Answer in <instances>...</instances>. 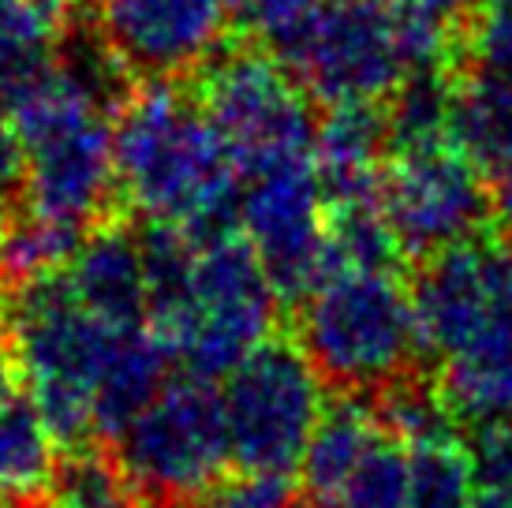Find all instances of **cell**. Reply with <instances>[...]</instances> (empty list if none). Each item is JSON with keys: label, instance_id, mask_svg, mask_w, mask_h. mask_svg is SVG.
Here are the masks:
<instances>
[{"label": "cell", "instance_id": "cell-23", "mask_svg": "<svg viewBox=\"0 0 512 508\" xmlns=\"http://www.w3.org/2000/svg\"><path fill=\"white\" fill-rule=\"evenodd\" d=\"M475 490V460L456 434L408 445V508H471Z\"/></svg>", "mask_w": 512, "mask_h": 508}, {"label": "cell", "instance_id": "cell-21", "mask_svg": "<svg viewBox=\"0 0 512 508\" xmlns=\"http://www.w3.org/2000/svg\"><path fill=\"white\" fill-rule=\"evenodd\" d=\"M57 445L30 393L0 404V501L34 505L57 464Z\"/></svg>", "mask_w": 512, "mask_h": 508}, {"label": "cell", "instance_id": "cell-13", "mask_svg": "<svg viewBox=\"0 0 512 508\" xmlns=\"http://www.w3.org/2000/svg\"><path fill=\"white\" fill-rule=\"evenodd\" d=\"M94 15L135 83L195 79L232 30L225 0H98Z\"/></svg>", "mask_w": 512, "mask_h": 508}, {"label": "cell", "instance_id": "cell-15", "mask_svg": "<svg viewBox=\"0 0 512 508\" xmlns=\"http://www.w3.org/2000/svg\"><path fill=\"white\" fill-rule=\"evenodd\" d=\"M393 154L385 101H337L326 105L314 127V169L326 202L382 191V172Z\"/></svg>", "mask_w": 512, "mask_h": 508}, {"label": "cell", "instance_id": "cell-19", "mask_svg": "<svg viewBox=\"0 0 512 508\" xmlns=\"http://www.w3.org/2000/svg\"><path fill=\"white\" fill-rule=\"evenodd\" d=\"M382 430L385 426L378 423V411L367 393H341L333 404H326L307 441V452L299 460V479H303L307 497L322 501L333 494Z\"/></svg>", "mask_w": 512, "mask_h": 508}, {"label": "cell", "instance_id": "cell-31", "mask_svg": "<svg viewBox=\"0 0 512 508\" xmlns=\"http://www.w3.org/2000/svg\"><path fill=\"white\" fill-rule=\"evenodd\" d=\"M486 176H490V221H494V232L512 247V154Z\"/></svg>", "mask_w": 512, "mask_h": 508}, {"label": "cell", "instance_id": "cell-11", "mask_svg": "<svg viewBox=\"0 0 512 508\" xmlns=\"http://www.w3.org/2000/svg\"><path fill=\"white\" fill-rule=\"evenodd\" d=\"M326 213L314 157L281 161L243 176V236L262 258L281 303L296 307L333 273Z\"/></svg>", "mask_w": 512, "mask_h": 508}, {"label": "cell", "instance_id": "cell-9", "mask_svg": "<svg viewBox=\"0 0 512 508\" xmlns=\"http://www.w3.org/2000/svg\"><path fill=\"white\" fill-rule=\"evenodd\" d=\"M281 64L322 105L389 101L412 71L400 19L385 0H326Z\"/></svg>", "mask_w": 512, "mask_h": 508}, {"label": "cell", "instance_id": "cell-18", "mask_svg": "<svg viewBox=\"0 0 512 508\" xmlns=\"http://www.w3.org/2000/svg\"><path fill=\"white\" fill-rule=\"evenodd\" d=\"M449 142L483 172L512 154V75L460 64L453 79Z\"/></svg>", "mask_w": 512, "mask_h": 508}, {"label": "cell", "instance_id": "cell-10", "mask_svg": "<svg viewBox=\"0 0 512 508\" xmlns=\"http://www.w3.org/2000/svg\"><path fill=\"white\" fill-rule=\"evenodd\" d=\"M382 210L404 262H423L456 243L494 232L490 180L453 142L393 150L382 172Z\"/></svg>", "mask_w": 512, "mask_h": 508}, {"label": "cell", "instance_id": "cell-20", "mask_svg": "<svg viewBox=\"0 0 512 508\" xmlns=\"http://www.w3.org/2000/svg\"><path fill=\"white\" fill-rule=\"evenodd\" d=\"M34 508H146L116 449L79 441L64 445Z\"/></svg>", "mask_w": 512, "mask_h": 508}, {"label": "cell", "instance_id": "cell-24", "mask_svg": "<svg viewBox=\"0 0 512 508\" xmlns=\"http://www.w3.org/2000/svg\"><path fill=\"white\" fill-rule=\"evenodd\" d=\"M400 19L412 68L464 64V38L475 0H385Z\"/></svg>", "mask_w": 512, "mask_h": 508}, {"label": "cell", "instance_id": "cell-29", "mask_svg": "<svg viewBox=\"0 0 512 508\" xmlns=\"http://www.w3.org/2000/svg\"><path fill=\"white\" fill-rule=\"evenodd\" d=\"M471 460H475L479 490L512 501V411L479 423L475 438H471Z\"/></svg>", "mask_w": 512, "mask_h": 508}, {"label": "cell", "instance_id": "cell-35", "mask_svg": "<svg viewBox=\"0 0 512 508\" xmlns=\"http://www.w3.org/2000/svg\"><path fill=\"white\" fill-rule=\"evenodd\" d=\"M15 508H34V505H15Z\"/></svg>", "mask_w": 512, "mask_h": 508}, {"label": "cell", "instance_id": "cell-8", "mask_svg": "<svg viewBox=\"0 0 512 508\" xmlns=\"http://www.w3.org/2000/svg\"><path fill=\"white\" fill-rule=\"evenodd\" d=\"M120 464L128 467L146 505H195L225 475L228 430L221 393L214 381L180 378L154 396V404L113 441Z\"/></svg>", "mask_w": 512, "mask_h": 508}, {"label": "cell", "instance_id": "cell-1", "mask_svg": "<svg viewBox=\"0 0 512 508\" xmlns=\"http://www.w3.org/2000/svg\"><path fill=\"white\" fill-rule=\"evenodd\" d=\"M116 195L195 247L243 232V172L191 79L139 83L113 116Z\"/></svg>", "mask_w": 512, "mask_h": 508}, {"label": "cell", "instance_id": "cell-28", "mask_svg": "<svg viewBox=\"0 0 512 508\" xmlns=\"http://www.w3.org/2000/svg\"><path fill=\"white\" fill-rule=\"evenodd\" d=\"M464 64L512 75V0H475Z\"/></svg>", "mask_w": 512, "mask_h": 508}, {"label": "cell", "instance_id": "cell-6", "mask_svg": "<svg viewBox=\"0 0 512 508\" xmlns=\"http://www.w3.org/2000/svg\"><path fill=\"white\" fill-rule=\"evenodd\" d=\"M326 381L296 337L262 340L228 378H221V411L228 460L240 471L292 475L326 411Z\"/></svg>", "mask_w": 512, "mask_h": 508}, {"label": "cell", "instance_id": "cell-22", "mask_svg": "<svg viewBox=\"0 0 512 508\" xmlns=\"http://www.w3.org/2000/svg\"><path fill=\"white\" fill-rule=\"evenodd\" d=\"M86 225L72 221H57V217H42L27 206L12 213V221L0 236V284L12 288L30 277H45L68 266L75 247L83 243Z\"/></svg>", "mask_w": 512, "mask_h": 508}, {"label": "cell", "instance_id": "cell-25", "mask_svg": "<svg viewBox=\"0 0 512 508\" xmlns=\"http://www.w3.org/2000/svg\"><path fill=\"white\" fill-rule=\"evenodd\" d=\"M311 508H408V445L382 430L352 475Z\"/></svg>", "mask_w": 512, "mask_h": 508}, {"label": "cell", "instance_id": "cell-2", "mask_svg": "<svg viewBox=\"0 0 512 508\" xmlns=\"http://www.w3.org/2000/svg\"><path fill=\"white\" fill-rule=\"evenodd\" d=\"M296 340L326 385L374 393L415 370L419 325L412 288L385 269H337L299 299Z\"/></svg>", "mask_w": 512, "mask_h": 508}, {"label": "cell", "instance_id": "cell-5", "mask_svg": "<svg viewBox=\"0 0 512 508\" xmlns=\"http://www.w3.org/2000/svg\"><path fill=\"white\" fill-rule=\"evenodd\" d=\"M281 296L243 232L195 251L184 307L154 329L176 367L202 381H221L273 337Z\"/></svg>", "mask_w": 512, "mask_h": 508}, {"label": "cell", "instance_id": "cell-33", "mask_svg": "<svg viewBox=\"0 0 512 508\" xmlns=\"http://www.w3.org/2000/svg\"><path fill=\"white\" fill-rule=\"evenodd\" d=\"M38 4L57 19L60 27H64V23H72V19H79V15L98 12V0H38Z\"/></svg>", "mask_w": 512, "mask_h": 508}, {"label": "cell", "instance_id": "cell-17", "mask_svg": "<svg viewBox=\"0 0 512 508\" xmlns=\"http://www.w3.org/2000/svg\"><path fill=\"white\" fill-rule=\"evenodd\" d=\"M456 423H486L512 411V303L438 367Z\"/></svg>", "mask_w": 512, "mask_h": 508}, {"label": "cell", "instance_id": "cell-27", "mask_svg": "<svg viewBox=\"0 0 512 508\" xmlns=\"http://www.w3.org/2000/svg\"><path fill=\"white\" fill-rule=\"evenodd\" d=\"M206 508H299V486L285 471H236L202 494Z\"/></svg>", "mask_w": 512, "mask_h": 508}, {"label": "cell", "instance_id": "cell-32", "mask_svg": "<svg viewBox=\"0 0 512 508\" xmlns=\"http://www.w3.org/2000/svg\"><path fill=\"white\" fill-rule=\"evenodd\" d=\"M19 385H23V374H19L15 333H12V322H8V311H4V303H0V404L12 400Z\"/></svg>", "mask_w": 512, "mask_h": 508}, {"label": "cell", "instance_id": "cell-16", "mask_svg": "<svg viewBox=\"0 0 512 508\" xmlns=\"http://www.w3.org/2000/svg\"><path fill=\"white\" fill-rule=\"evenodd\" d=\"M176 359L169 348L157 340L150 325H128L116 329L113 348L105 355L94 389V423L98 438L116 441L139 415H143L154 396L169 385V370Z\"/></svg>", "mask_w": 512, "mask_h": 508}, {"label": "cell", "instance_id": "cell-12", "mask_svg": "<svg viewBox=\"0 0 512 508\" xmlns=\"http://www.w3.org/2000/svg\"><path fill=\"white\" fill-rule=\"evenodd\" d=\"M412 307L423 355L445 363L512 303V247L498 232L475 236L423 258L415 269Z\"/></svg>", "mask_w": 512, "mask_h": 508}, {"label": "cell", "instance_id": "cell-14", "mask_svg": "<svg viewBox=\"0 0 512 508\" xmlns=\"http://www.w3.org/2000/svg\"><path fill=\"white\" fill-rule=\"evenodd\" d=\"M64 281L86 311L109 325H146L150 318V284L139 228L128 217H105L86 228L83 243L64 266Z\"/></svg>", "mask_w": 512, "mask_h": 508}, {"label": "cell", "instance_id": "cell-4", "mask_svg": "<svg viewBox=\"0 0 512 508\" xmlns=\"http://www.w3.org/2000/svg\"><path fill=\"white\" fill-rule=\"evenodd\" d=\"M27 150V206L42 217L98 225L116 213L113 120L83 98L64 75H53L12 109Z\"/></svg>", "mask_w": 512, "mask_h": 508}, {"label": "cell", "instance_id": "cell-34", "mask_svg": "<svg viewBox=\"0 0 512 508\" xmlns=\"http://www.w3.org/2000/svg\"><path fill=\"white\" fill-rule=\"evenodd\" d=\"M15 210H19V206H8V202H0V236H4V228H8V221H12Z\"/></svg>", "mask_w": 512, "mask_h": 508}, {"label": "cell", "instance_id": "cell-3", "mask_svg": "<svg viewBox=\"0 0 512 508\" xmlns=\"http://www.w3.org/2000/svg\"><path fill=\"white\" fill-rule=\"evenodd\" d=\"M23 389L60 445L98 438L94 389L120 325L94 318L72 296L64 269L4 288Z\"/></svg>", "mask_w": 512, "mask_h": 508}, {"label": "cell", "instance_id": "cell-30", "mask_svg": "<svg viewBox=\"0 0 512 508\" xmlns=\"http://www.w3.org/2000/svg\"><path fill=\"white\" fill-rule=\"evenodd\" d=\"M0 202L27 206V150L4 101H0Z\"/></svg>", "mask_w": 512, "mask_h": 508}, {"label": "cell", "instance_id": "cell-7", "mask_svg": "<svg viewBox=\"0 0 512 508\" xmlns=\"http://www.w3.org/2000/svg\"><path fill=\"white\" fill-rule=\"evenodd\" d=\"M191 83L243 176L314 157V98L262 45L228 42Z\"/></svg>", "mask_w": 512, "mask_h": 508}, {"label": "cell", "instance_id": "cell-26", "mask_svg": "<svg viewBox=\"0 0 512 508\" xmlns=\"http://www.w3.org/2000/svg\"><path fill=\"white\" fill-rule=\"evenodd\" d=\"M326 0H225L228 23L243 42L262 45L281 60Z\"/></svg>", "mask_w": 512, "mask_h": 508}]
</instances>
